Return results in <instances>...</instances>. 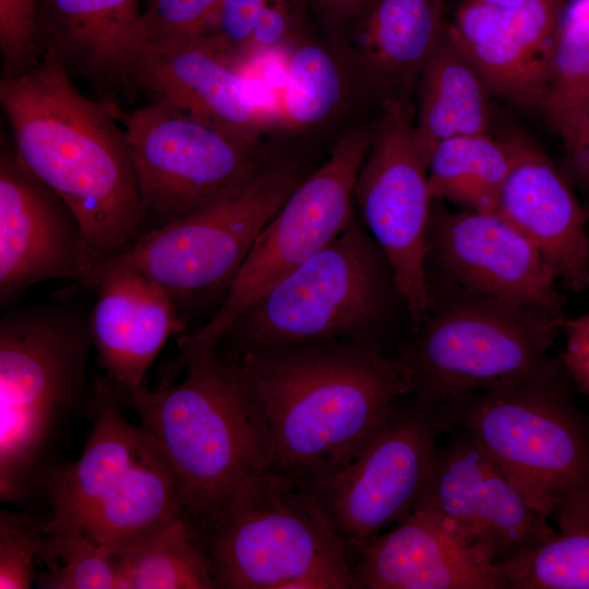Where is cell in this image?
I'll use <instances>...</instances> for the list:
<instances>
[{"label":"cell","mask_w":589,"mask_h":589,"mask_svg":"<svg viewBox=\"0 0 589 589\" xmlns=\"http://www.w3.org/2000/svg\"><path fill=\"white\" fill-rule=\"evenodd\" d=\"M512 163L507 142L492 134L456 136L440 142L428 165L432 200L464 209L495 211Z\"/></svg>","instance_id":"484cf974"},{"label":"cell","mask_w":589,"mask_h":589,"mask_svg":"<svg viewBox=\"0 0 589 589\" xmlns=\"http://www.w3.org/2000/svg\"><path fill=\"white\" fill-rule=\"evenodd\" d=\"M142 0H37L38 51L51 50L71 75L129 83L142 43Z\"/></svg>","instance_id":"603a6c76"},{"label":"cell","mask_w":589,"mask_h":589,"mask_svg":"<svg viewBox=\"0 0 589 589\" xmlns=\"http://www.w3.org/2000/svg\"><path fill=\"white\" fill-rule=\"evenodd\" d=\"M106 377L91 388L92 430L80 457L43 474L47 525L74 528L116 552L185 517L177 476L156 441L122 412Z\"/></svg>","instance_id":"5b68a950"},{"label":"cell","mask_w":589,"mask_h":589,"mask_svg":"<svg viewBox=\"0 0 589 589\" xmlns=\"http://www.w3.org/2000/svg\"><path fill=\"white\" fill-rule=\"evenodd\" d=\"M41 561L47 569L36 577L45 589H120L117 552L99 545L74 528L47 525Z\"/></svg>","instance_id":"f1b7e54d"},{"label":"cell","mask_w":589,"mask_h":589,"mask_svg":"<svg viewBox=\"0 0 589 589\" xmlns=\"http://www.w3.org/2000/svg\"><path fill=\"white\" fill-rule=\"evenodd\" d=\"M544 116L563 142L560 170L589 196V97Z\"/></svg>","instance_id":"836d02e7"},{"label":"cell","mask_w":589,"mask_h":589,"mask_svg":"<svg viewBox=\"0 0 589 589\" xmlns=\"http://www.w3.org/2000/svg\"><path fill=\"white\" fill-rule=\"evenodd\" d=\"M563 333L566 336L562 362L573 384L589 394V311L575 318H565Z\"/></svg>","instance_id":"8d00e7d4"},{"label":"cell","mask_w":589,"mask_h":589,"mask_svg":"<svg viewBox=\"0 0 589 589\" xmlns=\"http://www.w3.org/2000/svg\"><path fill=\"white\" fill-rule=\"evenodd\" d=\"M473 1L492 4V5L509 7V5L519 4L525 0H473Z\"/></svg>","instance_id":"60d3db41"},{"label":"cell","mask_w":589,"mask_h":589,"mask_svg":"<svg viewBox=\"0 0 589 589\" xmlns=\"http://www.w3.org/2000/svg\"><path fill=\"white\" fill-rule=\"evenodd\" d=\"M384 260L363 226L351 223L248 308L220 344L239 352L359 340L383 309Z\"/></svg>","instance_id":"9c48e42d"},{"label":"cell","mask_w":589,"mask_h":589,"mask_svg":"<svg viewBox=\"0 0 589 589\" xmlns=\"http://www.w3.org/2000/svg\"><path fill=\"white\" fill-rule=\"evenodd\" d=\"M93 291L88 326L105 377L118 390L143 388L168 338L183 328L182 313L160 285L119 256L99 267Z\"/></svg>","instance_id":"d6986e66"},{"label":"cell","mask_w":589,"mask_h":589,"mask_svg":"<svg viewBox=\"0 0 589 589\" xmlns=\"http://www.w3.org/2000/svg\"><path fill=\"white\" fill-rule=\"evenodd\" d=\"M148 230L254 177L269 159L256 146L164 101L121 116Z\"/></svg>","instance_id":"7c38bea8"},{"label":"cell","mask_w":589,"mask_h":589,"mask_svg":"<svg viewBox=\"0 0 589 589\" xmlns=\"http://www.w3.org/2000/svg\"><path fill=\"white\" fill-rule=\"evenodd\" d=\"M267 0H224L216 21L203 37L209 48L232 63L245 51L254 21Z\"/></svg>","instance_id":"d590c367"},{"label":"cell","mask_w":589,"mask_h":589,"mask_svg":"<svg viewBox=\"0 0 589 589\" xmlns=\"http://www.w3.org/2000/svg\"><path fill=\"white\" fill-rule=\"evenodd\" d=\"M340 97L337 68L318 46L303 45L288 62L283 96V117L292 127H305L325 118Z\"/></svg>","instance_id":"f546056e"},{"label":"cell","mask_w":589,"mask_h":589,"mask_svg":"<svg viewBox=\"0 0 589 589\" xmlns=\"http://www.w3.org/2000/svg\"><path fill=\"white\" fill-rule=\"evenodd\" d=\"M37 0H0V47L7 74L23 72L38 60Z\"/></svg>","instance_id":"e575fe53"},{"label":"cell","mask_w":589,"mask_h":589,"mask_svg":"<svg viewBox=\"0 0 589 589\" xmlns=\"http://www.w3.org/2000/svg\"><path fill=\"white\" fill-rule=\"evenodd\" d=\"M558 529L500 567L514 589H589V503L560 514Z\"/></svg>","instance_id":"83f0119b"},{"label":"cell","mask_w":589,"mask_h":589,"mask_svg":"<svg viewBox=\"0 0 589 589\" xmlns=\"http://www.w3.org/2000/svg\"><path fill=\"white\" fill-rule=\"evenodd\" d=\"M502 137L510 148L512 163L495 211L539 249L569 289H586L588 213L573 185L539 146L513 129Z\"/></svg>","instance_id":"44dd1931"},{"label":"cell","mask_w":589,"mask_h":589,"mask_svg":"<svg viewBox=\"0 0 589 589\" xmlns=\"http://www.w3.org/2000/svg\"><path fill=\"white\" fill-rule=\"evenodd\" d=\"M438 446L417 508H425L480 548L495 564L526 554L554 533L501 467L469 436Z\"/></svg>","instance_id":"2e32d148"},{"label":"cell","mask_w":589,"mask_h":589,"mask_svg":"<svg viewBox=\"0 0 589 589\" xmlns=\"http://www.w3.org/2000/svg\"><path fill=\"white\" fill-rule=\"evenodd\" d=\"M155 0H147V7L152 4Z\"/></svg>","instance_id":"b9f144b4"},{"label":"cell","mask_w":589,"mask_h":589,"mask_svg":"<svg viewBox=\"0 0 589 589\" xmlns=\"http://www.w3.org/2000/svg\"><path fill=\"white\" fill-rule=\"evenodd\" d=\"M442 0H372L361 34L365 58L386 87L419 79L446 27Z\"/></svg>","instance_id":"d4e9b609"},{"label":"cell","mask_w":589,"mask_h":589,"mask_svg":"<svg viewBox=\"0 0 589 589\" xmlns=\"http://www.w3.org/2000/svg\"><path fill=\"white\" fill-rule=\"evenodd\" d=\"M566 3L525 0L502 7L466 0L448 25L491 95L528 108L539 106L545 94Z\"/></svg>","instance_id":"ac0fdd59"},{"label":"cell","mask_w":589,"mask_h":589,"mask_svg":"<svg viewBox=\"0 0 589 589\" xmlns=\"http://www.w3.org/2000/svg\"><path fill=\"white\" fill-rule=\"evenodd\" d=\"M304 177L292 163L269 160L243 184L147 230L119 257L160 285L182 315L213 294L224 298L260 232Z\"/></svg>","instance_id":"30bf717a"},{"label":"cell","mask_w":589,"mask_h":589,"mask_svg":"<svg viewBox=\"0 0 589 589\" xmlns=\"http://www.w3.org/2000/svg\"><path fill=\"white\" fill-rule=\"evenodd\" d=\"M265 416L271 471L309 490L349 464L414 392L406 358L362 340L227 352Z\"/></svg>","instance_id":"6da1fadb"},{"label":"cell","mask_w":589,"mask_h":589,"mask_svg":"<svg viewBox=\"0 0 589 589\" xmlns=\"http://www.w3.org/2000/svg\"><path fill=\"white\" fill-rule=\"evenodd\" d=\"M443 432L436 409L396 407L342 469L306 490L345 545L359 552L417 508Z\"/></svg>","instance_id":"5bb4252c"},{"label":"cell","mask_w":589,"mask_h":589,"mask_svg":"<svg viewBox=\"0 0 589 589\" xmlns=\"http://www.w3.org/2000/svg\"><path fill=\"white\" fill-rule=\"evenodd\" d=\"M128 82L232 136L256 143L264 117L231 62L202 39L172 46L141 45Z\"/></svg>","instance_id":"7402d4cb"},{"label":"cell","mask_w":589,"mask_h":589,"mask_svg":"<svg viewBox=\"0 0 589 589\" xmlns=\"http://www.w3.org/2000/svg\"><path fill=\"white\" fill-rule=\"evenodd\" d=\"M223 1L155 0L144 14L141 45L164 48L204 37L212 29Z\"/></svg>","instance_id":"d6a6232c"},{"label":"cell","mask_w":589,"mask_h":589,"mask_svg":"<svg viewBox=\"0 0 589 589\" xmlns=\"http://www.w3.org/2000/svg\"><path fill=\"white\" fill-rule=\"evenodd\" d=\"M93 347L85 316L65 303L14 309L0 321V498L38 495L67 422L87 409Z\"/></svg>","instance_id":"277c9868"},{"label":"cell","mask_w":589,"mask_h":589,"mask_svg":"<svg viewBox=\"0 0 589 589\" xmlns=\"http://www.w3.org/2000/svg\"><path fill=\"white\" fill-rule=\"evenodd\" d=\"M318 4L337 11V12H352L359 10L365 5H369L372 0H313Z\"/></svg>","instance_id":"f35d334b"},{"label":"cell","mask_w":589,"mask_h":589,"mask_svg":"<svg viewBox=\"0 0 589 589\" xmlns=\"http://www.w3.org/2000/svg\"><path fill=\"white\" fill-rule=\"evenodd\" d=\"M364 589H508L501 567L425 508H416L358 552Z\"/></svg>","instance_id":"ffe728a7"},{"label":"cell","mask_w":589,"mask_h":589,"mask_svg":"<svg viewBox=\"0 0 589 589\" xmlns=\"http://www.w3.org/2000/svg\"><path fill=\"white\" fill-rule=\"evenodd\" d=\"M566 317L453 289L429 313L401 354L416 400L432 409L473 393L532 378L558 360L550 354Z\"/></svg>","instance_id":"52a82bcc"},{"label":"cell","mask_w":589,"mask_h":589,"mask_svg":"<svg viewBox=\"0 0 589 589\" xmlns=\"http://www.w3.org/2000/svg\"><path fill=\"white\" fill-rule=\"evenodd\" d=\"M99 268L72 208L32 173L14 149L0 155V303L61 279L93 290Z\"/></svg>","instance_id":"e0dca14e"},{"label":"cell","mask_w":589,"mask_h":589,"mask_svg":"<svg viewBox=\"0 0 589 589\" xmlns=\"http://www.w3.org/2000/svg\"><path fill=\"white\" fill-rule=\"evenodd\" d=\"M46 519L2 509L0 513V588L27 589L36 582L35 565L47 540Z\"/></svg>","instance_id":"1f68e13d"},{"label":"cell","mask_w":589,"mask_h":589,"mask_svg":"<svg viewBox=\"0 0 589 589\" xmlns=\"http://www.w3.org/2000/svg\"><path fill=\"white\" fill-rule=\"evenodd\" d=\"M565 11L589 14V0H567Z\"/></svg>","instance_id":"ab89813d"},{"label":"cell","mask_w":589,"mask_h":589,"mask_svg":"<svg viewBox=\"0 0 589 589\" xmlns=\"http://www.w3.org/2000/svg\"><path fill=\"white\" fill-rule=\"evenodd\" d=\"M289 24L287 0H267L254 21L245 51H257L277 46L288 33Z\"/></svg>","instance_id":"74e56055"},{"label":"cell","mask_w":589,"mask_h":589,"mask_svg":"<svg viewBox=\"0 0 589 589\" xmlns=\"http://www.w3.org/2000/svg\"><path fill=\"white\" fill-rule=\"evenodd\" d=\"M455 289L525 305L560 317L565 298L539 249L496 211L450 212L433 200L426 229V265Z\"/></svg>","instance_id":"9a60e30c"},{"label":"cell","mask_w":589,"mask_h":589,"mask_svg":"<svg viewBox=\"0 0 589 589\" xmlns=\"http://www.w3.org/2000/svg\"><path fill=\"white\" fill-rule=\"evenodd\" d=\"M418 83L414 139L428 161L444 140L492 134L491 93L448 24L425 60Z\"/></svg>","instance_id":"cb8c5ba5"},{"label":"cell","mask_w":589,"mask_h":589,"mask_svg":"<svg viewBox=\"0 0 589 589\" xmlns=\"http://www.w3.org/2000/svg\"><path fill=\"white\" fill-rule=\"evenodd\" d=\"M117 555L120 589H218L204 546L185 517Z\"/></svg>","instance_id":"4316f807"},{"label":"cell","mask_w":589,"mask_h":589,"mask_svg":"<svg viewBox=\"0 0 589 589\" xmlns=\"http://www.w3.org/2000/svg\"><path fill=\"white\" fill-rule=\"evenodd\" d=\"M414 118L408 100L383 103L356 180L353 200L361 225L383 252L412 325L418 328L431 306L426 229L433 200L428 184L429 161L414 139Z\"/></svg>","instance_id":"4fadbf2b"},{"label":"cell","mask_w":589,"mask_h":589,"mask_svg":"<svg viewBox=\"0 0 589 589\" xmlns=\"http://www.w3.org/2000/svg\"><path fill=\"white\" fill-rule=\"evenodd\" d=\"M558 360L545 372L480 390L437 409L442 431H459L549 518L589 503V418Z\"/></svg>","instance_id":"8992f818"},{"label":"cell","mask_w":589,"mask_h":589,"mask_svg":"<svg viewBox=\"0 0 589 589\" xmlns=\"http://www.w3.org/2000/svg\"><path fill=\"white\" fill-rule=\"evenodd\" d=\"M589 97V14L563 12L554 37L550 75L539 104L544 115Z\"/></svg>","instance_id":"4dcf8cb0"},{"label":"cell","mask_w":589,"mask_h":589,"mask_svg":"<svg viewBox=\"0 0 589 589\" xmlns=\"http://www.w3.org/2000/svg\"><path fill=\"white\" fill-rule=\"evenodd\" d=\"M113 390L168 458L199 537L272 468L261 405L238 360L219 347L175 357L154 389Z\"/></svg>","instance_id":"3957f363"},{"label":"cell","mask_w":589,"mask_h":589,"mask_svg":"<svg viewBox=\"0 0 589 589\" xmlns=\"http://www.w3.org/2000/svg\"><path fill=\"white\" fill-rule=\"evenodd\" d=\"M200 539L218 588L359 589L347 550L314 498L271 470Z\"/></svg>","instance_id":"ba28073f"},{"label":"cell","mask_w":589,"mask_h":589,"mask_svg":"<svg viewBox=\"0 0 589 589\" xmlns=\"http://www.w3.org/2000/svg\"><path fill=\"white\" fill-rule=\"evenodd\" d=\"M372 140L370 130H356L300 181L260 232L215 313L181 339L177 356L218 347L248 308L354 221L356 180Z\"/></svg>","instance_id":"8fae6325"},{"label":"cell","mask_w":589,"mask_h":589,"mask_svg":"<svg viewBox=\"0 0 589 589\" xmlns=\"http://www.w3.org/2000/svg\"><path fill=\"white\" fill-rule=\"evenodd\" d=\"M0 101L16 156L76 214L98 268L148 230L121 116L83 95L53 51L5 74Z\"/></svg>","instance_id":"7a4b0ae2"}]
</instances>
